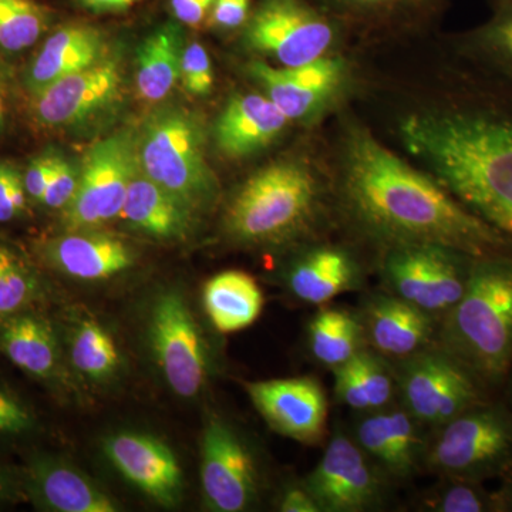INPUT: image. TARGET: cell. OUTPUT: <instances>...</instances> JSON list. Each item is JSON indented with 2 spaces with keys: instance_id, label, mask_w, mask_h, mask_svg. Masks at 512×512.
I'll return each instance as SVG.
<instances>
[{
  "instance_id": "obj_1",
  "label": "cell",
  "mask_w": 512,
  "mask_h": 512,
  "mask_svg": "<svg viewBox=\"0 0 512 512\" xmlns=\"http://www.w3.org/2000/svg\"><path fill=\"white\" fill-rule=\"evenodd\" d=\"M343 195L355 220L393 247L444 245L483 258L505 245L500 232L439 181L404 163L360 128L346 143Z\"/></svg>"
},
{
  "instance_id": "obj_2",
  "label": "cell",
  "mask_w": 512,
  "mask_h": 512,
  "mask_svg": "<svg viewBox=\"0 0 512 512\" xmlns=\"http://www.w3.org/2000/svg\"><path fill=\"white\" fill-rule=\"evenodd\" d=\"M400 136L464 207L512 238V111L413 114L400 126Z\"/></svg>"
},
{
  "instance_id": "obj_3",
  "label": "cell",
  "mask_w": 512,
  "mask_h": 512,
  "mask_svg": "<svg viewBox=\"0 0 512 512\" xmlns=\"http://www.w3.org/2000/svg\"><path fill=\"white\" fill-rule=\"evenodd\" d=\"M436 345L484 384L500 383L512 369V261L476 258L460 301L440 319Z\"/></svg>"
},
{
  "instance_id": "obj_4",
  "label": "cell",
  "mask_w": 512,
  "mask_h": 512,
  "mask_svg": "<svg viewBox=\"0 0 512 512\" xmlns=\"http://www.w3.org/2000/svg\"><path fill=\"white\" fill-rule=\"evenodd\" d=\"M318 208L319 185L309 168L276 161L235 192L225 212V228L244 244H281L308 228Z\"/></svg>"
},
{
  "instance_id": "obj_5",
  "label": "cell",
  "mask_w": 512,
  "mask_h": 512,
  "mask_svg": "<svg viewBox=\"0 0 512 512\" xmlns=\"http://www.w3.org/2000/svg\"><path fill=\"white\" fill-rule=\"evenodd\" d=\"M136 133L141 173L197 211L214 204L220 185L207 160V134L198 114L165 104L151 111Z\"/></svg>"
},
{
  "instance_id": "obj_6",
  "label": "cell",
  "mask_w": 512,
  "mask_h": 512,
  "mask_svg": "<svg viewBox=\"0 0 512 512\" xmlns=\"http://www.w3.org/2000/svg\"><path fill=\"white\" fill-rule=\"evenodd\" d=\"M424 466L440 477L480 481L512 467V412L484 402L436 427Z\"/></svg>"
},
{
  "instance_id": "obj_7",
  "label": "cell",
  "mask_w": 512,
  "mask_h": 512,
  "mask_svg": "<svg viewBox=\"0 0 512 512\" xmlns=\"http://www.w3.org/2000/svg\"><path fill=\"white\" fill-rule=\"evenodd\" d=\"M394 375L402 406L421 426H443L487 402L484 383L437 345L400 360Z\"/></svg>"
},
{
  "instance_id": "obj_8",
  "label": "cell",
  "mask_w": 512,
  "mask_h": 512,
  "mask_svg": "<svg viewBox=\"0 0 512 512\" xmlns=\"http://www.w3.org/2000/svg\"><path fill=\"white\" fill-rule=\"evenodd\" d=\"M474 259L444 245H399L384 259V281L389 293L440 320L466 292Z\"/></svg>"
},
{
  "instance_id": "obj_9",
  "label": "cell",
  "mask_w": 512,
  "mask_h": 512,
  "mask_svg": "<svg viewBox=\"0 0 512 512\" xmlns=\"http://www.w3.org/2000/svg\"><path fill=\"white\" fill-rule=\"evenodd\" d=\"M137 168L136 130L97 141L83 158L76 194L63 210L67 231L99 228L120 218Z\"/></svg>"
},
{
  "instance_id": "obj_10",
  "label": "cell",
  "mask_w": 512,
  "mask_h": 512,
  "mask_svg": "<svg viewBox=\"0 0 512 512\" xmlns=\"http://www.w3.org/2000/svg\"><path fill=\"white\" fill-rule=\"evenodd\" d=\"M335 39V25L306 0H258L244 26L245 46L279 67L315 62Z\"/></svg>"
},
{
  "instance_id": "obj_11",
  "label": "cell",
  "mask_w": 512,
  "mask_h": 512,
  "mask_svg": "<svg viewBox=\"0 0 512 512\" xmlns=\"http://www.w3.org/2000/svg\"><path fill=\"white\" fill-rule=\"evenodd\" d=\"M150 342L165 382L184 399L200 394L210 372L200 326L181 293L157 296L151 308Z\"/></svg>"
},
{
  "instance_id": "obj_12",
  "label": "cell",
  "mask_w": 512,
  "mask_h": 512,
  "mask_svg": "<svg viewBox=\"0 0 512 512\" xmlns=\"http://www.w3.org/2000/svg\"><path fill=\"white\" fill-rule=\"evenodd\" d=\"M387 480L355 439L338 430L303 487L322 512H362L383 503Z\"/></svg>"
},
{
  "instance_id": "obj_13",
  "label": "cell",
  "mask_w": 512,
  "mask_h": 512,
  "mask_svg": "<svg viewBox=\"0 0 512 512\" xmlns=\"http://www.w3.org/2000/svg\"><path fill=\"white\" fill-rule=\"evenodd\" d=\"M201 487L215 512L247 511L258 497L259 474L251 448L224 420L208 421L202 436Z\"/></svg>"
},
{
  "instance_id": "obj_14",
  "label": "cell",
  "mask_w": 512,
  "mask_h": 512,
  "mask_svg": "<svg viewBox=\"0 0 512 512\" xmlns=\"http://www.w3.org/2000/svg\"><path fill=\"white\" fill-rule=\"evenodd\" d=\"M123 72L120 57L109 53L100 62L43 87L33 93L36 120L55 128L89 123L116 106L123 94Z\"/></svg>"
},
{
  "instance_id": "obj_15",
  "label": "cell",
  "mask_w": 512,
  "mask_h": 512,
  "mask_svg": "<svg viewBox=\"0 0 512 512\" xmlns=\"http://www.w3.org/2000/svg\"><path fill=\"white\" fill-rule=\"evenodd\" d=\"M245 389L262 419L276 433L311 446L325 437L328 400L318 380H259L245 384Z\"/></svg>"
},
{
  "instance_id": "obj_16",
  "label": "cell",
  "mask_w": 512,
  "mask_h": 512,
  "mask_svg": "<svg viewBox=\"0 0 512 512\" xmlns=\"http://www.w3.org/2000/svg\"><path fill=\"white\" fill-rule=\"evenodd\" d=\"M249 74L278 109L291 120H309L338 94L345 80V62L328 55L296 67L254 62Z\"/></svg>"
},
{
  "instance_id": "obj_17",
  "label": "cell",
  "mask_w": 512,
  "mask_h": 512,
  "mask_svg": "<svg viewBox=\"0 0 512 512\" xmlns=\"http://www.w3.org/2000/svg\"><path fill=\"white\" fill-rule=\"evenodd\" d=\"M104 454L128 483L164 507H175L183 498V470L163 441L121 431L104 441Z\"/></svg>"
},
{
  "instance_id": "obj_18",
  "label": "cell",
  "mask_w": 512,
  "mask_h": 512,
  "mask_svg": "<svg viewBox=\"0 0 512 512\" xmlns=\"http://www.w3.org/2000/svg\"><path fill=\"white\" fill-rule=\"evenodd\" d=\"M360 322L370 349L399 362L431 348L440 325L436 316L392 293L370 298Z\"/></svg>"
},
{
  "instance_id": "obj_19",
  "label": "cell",
  "mask_w": 512,
  "mask_h": 512,
  "mask_svg": "<svg viewBox=\"0 0 512 512\" xmlns=\"http://www.w3.org/2000/svg\"><path fill=\"white\" fill-rule=\"evenodd\" d=\"M353 439L389 478H409L424 463L427 440L421 424L404 407L367 412Z\"/></svg>"
},
{
  "instance_id": "obj_20",
  "label": "cell",
  "mask_w": 512,
  "mask_h": 512,
  "mask_svg": "<svg viewBox=\"0 0 512 512\" xmlns=\"http://www.w3.org/2000/svg\"><path fill=\"white\" fill-rule=\"evenodd\" d=\"M288 123V117L265 93L238 94L215 123V143L225 157H249L268 147Z\"/></svg>"
},
{
  "instance_id": "obj_21",
  "label": "cell",
  "mask_w": 512,
  "mask_h": 512,
  "mask_svg": "<svg viewBox=\"0 0 512 512\" xmlns=\"http://www.w3.org/2000/svg\"><path fill=\"white\" fill-rule=\"evenodd\" d=\"M43 256L53 268L80 281H101L130 268L134 255L126 242L90 229L70 231L47 241Z\"/></svg>"
},
{
  "instance_id": "obj_22",
  "label": "cell",
  "mask_w": 512,
  "mask_h": 512,
  "mask_svg": "<svg viewBox=\"0 0 512 512\" xmlns=\"http://www.w3.org/2000/svg\"><path fill=\"white\" fill-rule=\"evenodd\" d=\"M120 218L131 228L158 239L180 241L191 234L197 210L136 171Z\"/></svg>"
},
{
  "instance_id": "obj_23",
  "label": "cell",
  "mask_w": 512,
  "mask_h": 512,
  "mask_svg": "<svg viewBox=\"0 0 512 512\" xmlns=\"http://www.w3.org/2000/svg\"><path fill=\"white\" fill-rule=\"evenodd\" d=\"M103 30L90 23L64 25L47 37L28 70L33 93L64 76L86 69L109 55Z\"/></svg>"
},
{
  "instance_id": "obj_24",
  "label": "cell",
  "mask_w": 512,
  "mask_h": 512,
  "mask_svg": "<svg viewBox=\"0 0 512 512\" xmlns=\"http://www.w3.org/2000/svg\"><path fill=\"white\" fill-rule=\"evenodd\" d=\"M360 284L355 259L343 249L320 247L306 252L288 275L289 291L299 301L322 305Z\"/></svg>"
},
{
  "instance_id": "obj_25",
  "label": "cell",
  "mask_w": 512,
  "mask_h": 512,
  "mask_svg": "<svg viewBox=\"0 0 512 512\" xmlns=\"http://www.w3.org/2000/svg\"><path fill=\"white\" fill-rule=\"evenodd\" d=\"M185 32L181 23L167 22L154 29L140 43L136 57L138 97L146 103H160L181 79Z\"/></svg>"
},
{
  "instance_id": "obj_26",
  "label": "cell",
  "mask_w": 512,
  "mask_h": 512,
  "mask_svg": "<svg viewBox=\"0 0 512 512\" xmlns=\"http://www.w3.org/2000/svg\"><path fill=\"white\" fill-rule=\"evenodd\" d=\"M30 488L40 504L57 512H116L109 495L79 471L52 460H39L30 470Z\"/></svg>"
},
{
  "instance_id": "obj_27",
  "label": "cell",
  "mask_w": 512,
  "mask_h": 512,
  "mask_svg": "<svg viewBox=\"0 0 512 512\" xmlns=\"http://www.w3.org/2000/svg\"><path fill=\"white\" fill-rule=\"evenodd\" d=\"M205 312L221 333L251 326L264 308V295L255 279L245 272L225 271L212 276L204 286Z\"/></svg>"
},
{
  "instance_id": "obj_28",
  "label": "cell",
  "mask_w": 512,
  "mask_h": 512,
  "mask_svg": "<svg viewBox=\"0 0 512 512\" xmlns=\"http://www.w3.org/2000/svg\"><path fill=\"white\" fill-rule=\"evenodd\" d=\"M0 350L29 375L49 379L59 365V346L52 326L33 315L9 316L0 326Z\"/></svg>"
},
{
  "instance_id": "obj_29",
  "label": "cell",
  "mask_w": 512,
  "mask_h": 512,
  "mask_svg": "<svg viewBox=\"0 0 512 512\" xmlns=\"http://www.w3.org/2000/svg\"><path fill=\"white\" fill-rule=\"evenodd\" d=\"M309 348L323 366L336 369L365 348L359 316L345 309L326 308L309 323Z\"/></svg>"
},
{
  "instance_id": "obj_30",
  "label": "cell",
  "mask_w": 512,
  "mask_h": 512,
  "mask_svg": "<svg viewBox=\"0 0 512 512\" xmlns=\"http://www.w3.org/2000/svg\"><path fill=\"white\" fill-rule=\"evenodd\" d=\"M70 356L76 370L96 382L110 379L120 367L116 342L100 323L90 318L80 320L74 328Z\"/></svg>"
},
{
  "instance_id": "obj_31",
  "label": "cell",
  "mask_w": 512,
  "mask_h": 512,
  "mask_svg": "<svg viewBox=\"0 0 512 512\" xmlns=\"http://www.w3.org/2000/svg\"><path fill=\"white\" fill-rule=\"evenodd\" d=\"M49 25V13L33 0H0V47L22 52L35 45Z\"/></svg>"
},
{
  "instance_id": "obj_32",
  "label": "cell",
  "mask_w": 512,
  "mask_h": 512,
  "mask_svg": "<svg viewBox=\"0 0 512 512\" xmlns=\"http://www.w3.org/2000/svg\"><path fill=\"white\" fill-rule=\"evenodd\" d=\"M424 507L434 512L497 511V498L480 481L441 477V483L426 495Z\"/></svg>"
},
{
  "instance_id": "obj_33",
  "label": "cell",
  "mask_w": 512,
  "mask_h": 512,
  "mask_svg": "<svg viewBox=\"0 0 512 512\" xmlns=\"http://www.w3.org/2000/svg\"><path fill=\"white\" fill-rule=\"evenodd\" d=\"M33 272L18 255L0 245V318H9L26 308L37 295Z\"/></svg>"
},
{
  "instance_id": "obj_34",
  "label": "cell",
  "mask_w": 512,
  "mask_h": 512,
  "mask_svg": "<svg viewBox=\"0 0 512 512\" xmlns=\"http://www.w3.org/2000/svg\"><path fill=\"white\" fill-rule=\"evenodd\" d=\"M350 362L365 393L369 412L392 406L397 383L394 370L387 366L386 357L370 348H363Z\"/></svg>"
},
{
  "instance_id": "obj_35",
  "label": "cell",
  "mask_w": 512,
  "mask_h": 512,
  "mask_svg": "<svg viewBox=\"0 0 512 512\" xmlns=\"http://www.w3.org/2000/svg\"><path fill=\"white\" fill-rule=\"evenodd\" d=\"M470 40L481 55L512 73V0L500 3L494 18L477 29Z\"/></svg>"
},
{
  "instance_id": "obj_36",
  "label": "cell",
  "mask_w": 512,
  "mask_h": 512,
  "mask_svg": "<svg viewBox=\"0 0 512 512\" xmlns=\"http://www.w3.org/2000/svg\"><path fill=\"white\" fill-rule=\"evenodd\" d=\"M181 82L191 96L204 97L211 93L214 86V70L207 49L197 40L185 45L183 63H181Z\"/></svg>"
},
{
  "instance_id": "obj_37",
  "label": "cell",
  "mask_w": 512,
  "mask_h": 512,
  "mask_svg": "<svg viewBox=\"0 0 512 512\" xmlns=\"http://www.w3.org/2000/svg\"><path fill=\"white\" fill-rule=\"evenodd\" d=\"M79 171L66 158L56 156L52 177L43 195V204L53 210H64L76 194Z\"/></svg>"
},
{
  "instance_id": "obj_38",
  "label": "cell",
  "mask_w": 512,
  "mask_h": 512,
  "mask_svg": "<svg viewBox=\"0 0 512 512\" xmlns=\"http://www.w3.org/2000/svg\"><path fill=\"white\" fill-rule=\"evenodd\" d=\"M26 188L15 168L0 165V222L18 217L26 207Z\"/></svg>"
},
{
  "instance_id": "obj_39",
  "label": "cell",
  "mask_w": 512,
  "mask_h": 512,
  "mask_svg": "<svg viewBox=\"0 0 512 512\" xmlns=\"http://www.w3.org/2000/svg\"><path fill=\"white\" fill-rule=\"evenodd\" d=\"M251 13V0H215L210 25L221 30L244 28Z\"/></svg>"
},
{
  "instance_id": "obj_40",
  "label": "cell",
  "mask_w": 512,
  "mask_h": 512,
  "mask_svg": "<svg viewBox=\"0 0 512 512\" xmlns=\"http://www.w3.org/2000/svg\"><path fill=\"white\" fill-rule=\"evenodd\" d=\"M55 163L56 156L45 154V156L35 158L29 164L25 178H23V183H25L26 192H28L33 200L42 202L47 184H49L50 177H52Z\"/></svg>"
},
{
  "instance_id": "obj_41",
  "label": "cell",
  "mask_w": 512,
  "mask_h": 512,
  "mask_svg": "<svg viewBox=\"0 0 512 512\" xmlns=\"http://www.w3.org/2000/svg\"><path fill=\"white\" fill-rule=\"evenodd\" d=\"M30 426H32V417L28 410L18 400L0 390V431L20 433L30 429Z\"/></svg>"
},
{
  "instance_id": "obj_42",
  "label": "cell",
  "mask_w": 512,
  "mask_h": 512,
  "mask_svg": "<svg viewBox=\"0 0 512 512\" xmlns=\"http://www.w3.org/2000/svg\"><path fill=\"white\" fill-rule=\"evenodd\" d=\"M215 0H170L174 19L185 26H198L210 19Z\"/></svg>"
},
{
  "instance_id": "obj_43",
  "label": "cell",
  "mask_w": 512,
  "mask_h": 512,
  "mask_svg": "<svg viewBox=\"0 0 512 512\" xmlns=\"http://www.w3.org/2000/svg\"><path fill=\"white\" fill-rule=\"evenodd\" d=\"M279 510L282 512H322L312 494L303 487H291L282 494L279 501Z\"/></svg>"
},
{
  "instance_id": "obj_44",
  "label": "cell",
  "mask_w": 512,
  "mask_h": 512,
  "mask_svg": "<svg viewBox=\"0 0 512 512\" xmlns=\"http://www.w3.org/2000/svg\"><path fill=\"white\" fill-rule=\"evenodd\" d=\"M140 0H77L83 9L87 12L96 13V15H106V13H123L133 8Z\"/></svg>"
},
{
  "instance_id": "obj_45",
  "label": "cell",
  "mask_w": 512,
  "mask_h": 512,
  "mask_svg": "<svg viewBox=\"0 0 512 512\" xmlns=\"http://www.w3.org/2000/svg\"><path fill=\"white\" fill-rule=\"evenodd\" d=\"M336 2L360 10H386L396 8L407 0H336Z\"/></svg>"
},
{
  "instance_id": "obj_46",
  "label": "cell",
  "mask_w": 512,
  "mask_h": 512,
  "mask_svg": "<svg viewBox=\"0 0 512 512\" xmlns=\"http://www.w3.org/2000/svg\"><path fill=\"white\" fill-rule=\"evenodd\" d=\"M495 498H497V511L512 512V476L504 485L503 490L495 495Z\"/></svg>"
},
{
  "instance_id": "obj_47",
  "label": "cell",
  "mask_w": 512,
  "mask_h": 512,
  "mask_svg": "<svg viewBox=\"0 0 512 512\" xmlns=\"http://www.w3.org/2000/svg\"><path fill=\"white\" fill-rule=\"evenodd\" d=\"M9 490V483L8 480H6L5 474H3V471L0 470V500H3V498H6V495H8Z\"/></svg>"
},
{
  "instance_id": "obj_48",
  "label": "cell",
  "mask_w": 512,
  "mask_h": 512,
  "mask_svg": "<svg viewBox=\"0 0 512 512\" xmlns=\"http://www.w3.org/2000/svg\"><path fill=\"white\" fill-rule=\"evenodd\" d=\"M5 123V100H3L2 87H0V128Z\"/></svg>"
},
{
  "instance_id": "obj_49",
  "label": "cell",
  "mask_w": 512,
  "mask_h": 512,
  "mask_svg": "<svg viewBox=\"0 0 512 512\" xmlns=\"http://www.w3.org/2000/svg\"><path fill=\"white\" fill-rule=\"evenodd\" d=\"M504 2H511V0H498V5H500V3H504Z\"/></svg>"
},
{
  "instance_id": "obj_50",
  "label": "cell",
  "mask_w": 512,
  "mask_h": 512,
  "mask_svg": "<svg viewBox=\"0 0 512 512\" xmlns=\"http://www.w3.org/2000/svg\"><path fill=\"white\" fill-rule=\"evenodd\" d=\"M0 237H2V235H0Z\"/></svg>"
},
{
  "instance_id": "obj_51",
  "label": "cell",
  "mask_w": 512,
  "mask_h": 512,
  "mask_svg": "<svg viewBox=\"0 0 512 512\" xmlns=\"http://www.w3.org/2000/svg\"><path fill=\"white\" fill-rule=\"evenodd\" d=\"M512 370V369H511Z\"/></svg>"
}]
</instances>
